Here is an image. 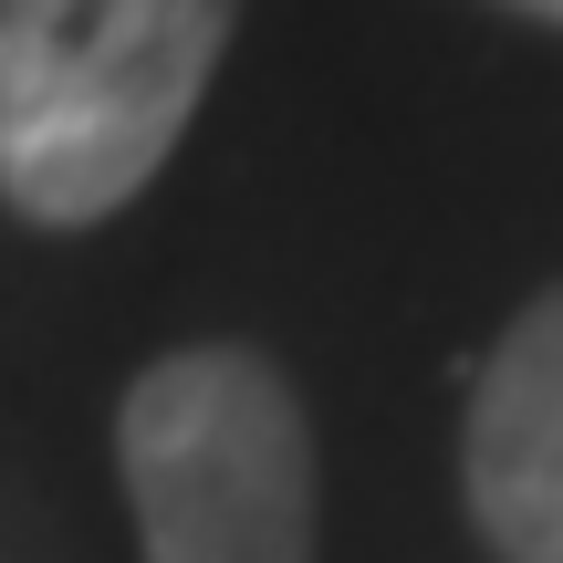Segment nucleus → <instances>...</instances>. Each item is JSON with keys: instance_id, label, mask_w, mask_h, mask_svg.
<instances>
[{"instance_id": "1", "label": "nucleus", "mask_w": 563, "mask_h": 563, "mask_svg": "<svg viewBox=\"0 0 563 563\" xmlns=\"http://www.w3.org/2000/svg\"><path fill=\"white\" fill-rule=\"evenodd\" d=\"M241 0H0V199L95 230L178 157Z\"/></svg>"}, {"instance_id": "2", "label": "nucleus", "mask_w": 563, "mask_h": 563, "mask_svg": "<svg viewBox=\"0 0 563 563\" xmlns=\"http://www.w3.org/2000/svg\"><path fill=\"white\" fill-rule=\"evenodd\" d=\"M146 563H313V428L251 344H178L115 397Z\"/></svg>"}, {"instance_id": "3", "label": "nucleus", "mask_w": 563, "mask_h": 563, "mask_svg": "<svg viewBox=\"0 0 563 563\" xmlns=\"http://www.w3.org/2000/svg\"><path fill=\"white\" fill-rule=\"evenodd\" d=\"M470 522L501 563H563V282L511 313L470 386Z\"/></svg>"}, {"instance_id": "4", "label": "nucleus", "mask_w": 563, "mask_h": 563, "mask_svg": "<svg viewBox=\"0 0 563 563\" xmlns=\"http://www.w3.org/2000/svg\"><path fill=\"white\" fill-rule=\"evenodd\" d=\"M501 11H522V21H553V32H563V0H501Z\"/></svg>"}]
</instances>
